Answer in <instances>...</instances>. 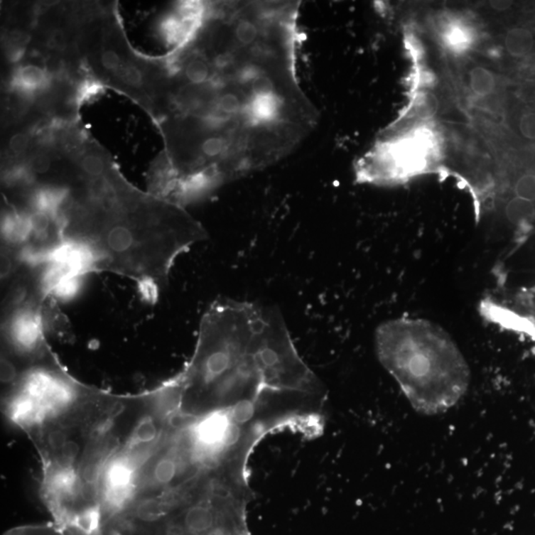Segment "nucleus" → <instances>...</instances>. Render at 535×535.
I'll list each match as a JSON object with an SVG mask.
<instances>
[{
	"label": "nucleus",
	"instance_id": "1",
	"mask_svg": "<svg viewBox=\"0 0 535 535\" xmlns=\"http://www.w3.org/2000/svg\"><path fill=\"white\" fill-rule=\"evenodd\" d=\"M298 1L205 2L197 35L208 72L167 80L175 182L215 190L270 167L315 130L318 109L298 74Z\"/></svg>",
	"mask_w": 535,
	"mask_h": 535
},
{
	"label": "nucleus",
	"instance_id": "2",
	"mask_svg": "<svg viewBox=\"0 0 535 535\" xmlns=\"http://www.w3.org/2000/svg\"><path fill=\"white\" fill-rule=\"evenodd\" d=\"M52 180L62 197L50 220L87 274H115L154 291L177 259L207 238L182 205L135 190L112 168L99 177L77 172Z\"/></svg>",
	"mask_w": 535,
	"mask_h": 535
},
{
	"label": "nucleus",
	"instance_id": "3",
	"mask_svg": "<svg viewBox=\"0 0 535 535\" xmlns=\"http://www.w3.org/2000/svg\"><path fill=\"white\" fill-rule=\"evenodd\" d=\"M264 313L263 306L227 298L207 308L192 360L175 377L183 403L231 408L275 389L264 342Z\"/></svg>",
	"mask_w": 535,
	"mask_h": 535
},
{
	"label": "nucleus",
	"instance_id": "4",
	"mask_svg": "<svg viewBox=\"0 0 535 535\" xmlns=\"http://www.w3.org/2000/svg\"><path fill=\"white\" fill-rule=\"evenodd\" d=\"M375 347L381 365L421 416L448 413L468 394V361L438 324L414 318L387 320L377 328Z\"/></svg>",
	"mask_w": 535,
	"mask_h": 535
},
{
	"label": "nucleus",
	"instance_id": "5",
	"mask_svg": "<svg viewBox=\"0 0 535 535\" xmlns=\"http://www.w3.org/2000/svg\"><path fill=\"white\" fill-rule=\"evenodd\" d=\"M160 429L154 418L148 416L140 419L130 436L127 443V450L147 447L159 441Z\"/></svg>",
	"mask_w": 535,
	"mask_h": 535
},
{
	"label": "nucleus",
	"instance_id": "6",
	"mask_svg": "<svg viewBox=\"0 0 535 535\" xmlns=\"http://www.w3.org/2000/svg\"><path fill=\"white\" fill-rule=\"evenodd\" d=\"M534 46V37L531 30L516 27L507 32L504 47L507 52L514 58L526 57Z\"/></svg>",
	"mask_w": 535,
	"mask_h": 535
},
{
	"label": "nucleus",
	"instance_id": "7",
	"mask_svg": "<svg viewBox=\"0 0 535 535\" xmlns=\"http://www.w3.org/2000/svg\"><path fill=\"white\" fill-rule=\"evenodd\" d=\"M468 84L471 92L482 99L493 94L497 89V79L493 72L482 66H475L470 70Z\"/></svg>",
	"mask_w": 535,
	"mask_h": 535
},
{
	"label": "nucleus",
	"instance_id": "8",
	"mask_svg": "<svg viewBox=\"0 0 535 535\" xmlns=\"http://www.w3.org/2000/svg\"><path fill=\"white\" fill-rule=\"evenodd\" d=\"M77 172L87 177H99L112 169L107 160L99 153L87 152L77 158Z\"/></svg>",
	"mask_w": 535,
	"mask_h": 535
},
{
	"label": "nucleus",
	"instance_id": "9",
	"mask_svg": "<svg viewBox=\"0 0 535 535\" xmlns=\"http://www.w3.org/2000/svg\"><path fill=\"white\" fill-rule=\"evenodd\" d=\"M504 210H506L507 220L517 225L531 222L535 217L534 202H526L516 197L507 202Z\"/></svg>",
	"mask_w": 535,
	"mask_h": 535
},
{
	"label": "nucleus",
	"instance_id": "10",
	"mask_svg": "<svg viewBox=\"0 0 535 535\" xmlns=\"http://www.w3.org/2000/svg\"><path fill=\"white\" fill-rule=\"evenodd\" d=\"M439 102L431 92H419L414 100V112L421 120L431 119L438 112Z\"/></svg>",
	"mask_w": 535,
	"mask_h": 535
},
{
	"label": "nucleus",
	"instance_id": "11",
	"mask_svg": "<svg viewBox=\"0 0 535 535\" xmlns=\"http://www.w3.org/2000/svg\"><path fill=\"white\" fill-rule=\"evenodd\" d=\"M113 75L122 84L131 87H140L144 84V75L139 67L132 63H124Z\"/></svg>",
	"mask_w": 535,
	"mask_h": 535
},
{
	"label": "nucleus",
	"instance_id": "12",
	"mask_svg": "<svg viewBox=\"0 0 535 535\" xmlns=\"http://www.w3.org/2000/svg\"><path fill=\"white\" fill-rule=\"evenodd\" d=\"M104 85L99 82L94 80H85L77 87L74 100L75 104L80 105L85 102H89L99 97L102 92H104Z\"/></svg>",
	"mask_w": 535,
	"mask_h": 535
},
{
	"label": "nucleus",
	"instance_id": "13",
	"mask_svg": "<svg viewBox=\"0 0 535 535\" xmlns=\"http://www.w3.org/2000/svg\"><path fill=\"white\" fill-rule=\"evenodd\" d=\"M445 40L449 46L455 50L464 49L469 44V30L461 24H450L445 31Z\"/></svg>",
	"mask_w": 535,
	"mask_h": 535
},
{
	"label": "nucleus",
	"instance_id": "14",
	"mask_svg": "<svg viewBox=\"0 0 535 535\" xmlns=\"http://www.w3.org/2000/svg\"><path fill=\"white\" fill-rule=\"evenodd\" d=\"M514 193H516V198L534 202L535 200V175H522L514 185Z\"/></svg>",
	"mask_w": 535,
	"mask_h": 535
},
{
	"label": "nucleus",
	"instance_id": "15",
	"mask_svg": "<svg viewBox=\"0 0 535 535\" xmlns=\"http://www.w3.org/2000/svg\"><path fill=\"white\" fill-rule=\"evenodd\" d=\"M65 531L67 529L62 526L61 529L55 526L25 527L15 529L6 535H66Z\"/></svg>",
	"mask_w": 535,
	"mask_h": 535
},
{
	"label": "nucleus",
	"instance_id": "16",
	"mask_svg": "<svg viewBox=\"0 0 535 535\" xmlns=\"http://www.w3.org/2000/svg\"><path fill=\"white\" fill-rule=\"evenodd\" d=\"M29 133L19 132L14 134L9 140V149L12 154L20 157L28 149L30 144Z\"/></svg>",
	"mask_w": 535,
	"mask_h": 535
},
{
	"label": "nucleus",
	"instance_id": "17",
	"mask_svg": "<svg viewBox=\"0 0 535 535\" xmlns=\"http://www.w3.org/2000/svg\"><path fill=\"white\" fill-rule=\"evenodd\" d=\"M19 372L16 366L10 359L2 358L1 360V382L4 385H14L19 379Z\"/></svg>",
	"mask_w": 535,
	"mask_h": 535
},
{
	"label": "nucleus",
	"instance_id": "18",
	"mask_svg": "<svg viewBox=\"0 0 535 535\" xmlns=\"http://www.w3.org/2000/svg\"><path fill=\"white\" fill-rule=\"evenodd\" d=\"M100 64L107 71L114 72L124 64L122 58L112 49L104 50L100 55Z\"/></svg>",
	"mask_w": 535,
	"mask_h": 535
},
{
	"label": "nucleus",
	"instance_id": "19",
	"mask_svg": "<svg viewBox=\"0 0 535 535\" xmlns=\"http://www.w3.org/2000/svg\"><path fill=\"white\" fill-rule=\"evenodd\" d=\"M519 128L522 136L526 139L535 140V112L522 113L519 118Z\"/></svg>",
	"mask_w": 535,
	"mask_h": 535
},
{
	"label": "nucleus",
	"instance_id": "20",
	"mask_svg": "<svg viewBox=\"0 0 535 535\" xmlns=\"http://www.w3.org/2000/svg\"><path fill=\"white\" fill-rule=\"evenodd\" d=\"M67 441L69 439H67V432L61 428L53 429L47 438L48 445L53 451L57 452L61 450L62 447L65 445Z\"/></svg>",
	"mask_w": 535,
	"mask_h": 535
},
{
	"label": "nucleus",
	"instance_id": "21",
	"mask_svg": "<svg viewBox=\"0 0 535 535\" xmlns=\"http://www.w3.org/2000/svg\"><path fill=\"white\" fill-rule=\"evenodd\" d=\"M67 37L61 30L53 32L51 36L48 38V46L53 50H64L66 48Z\"/></svg>",
	"mask_w": 535,
	"mask_h": 535
},
{
	"label": "nucleus",
	"instance_id": "22",
	"mask_svg": "<svg viewBox=\"0 0 535 535\" xmlns=\"http://www.w3.org/2000/svg\"><path fill=\"white\" fill-rule=\"evenodd\" d=\"M512 4V1H491L490 2V7L496 10V11L502 12L511 9Z\"/></svg>",
	"mask_w": 535,
	"mask_h": 535
},
{
	"label": "nucleus",
	"instance_id": "23",
	"mask_svg": "<svg viewBox=\"0 0 535 535\" xmlns=\"http://www.w3.org/2000/svg\"><path fill=\"white\" fill-rule=\"evenodd\" d=\"M244 535H252V534H251V532H248V534H246Z\"/></svg>",
	"mask_w": 535,
	"mask_h": 535
}]
</instances>
